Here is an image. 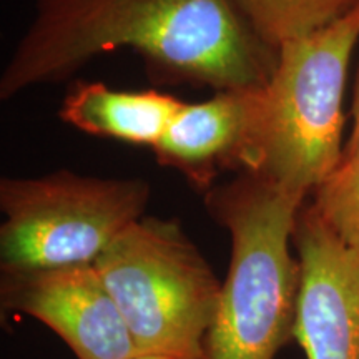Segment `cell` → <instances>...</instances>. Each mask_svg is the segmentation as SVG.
I'll use <instances>...</instances> for the list:
<instances>
[{"label":"cell","mask_w":359,"mask_h":359,"mask_svg":"<svg viewBox=\"0 0 359 359\" xmlns=\"http://www.w3.org/2000/svg\"><path fill=\"white\" fill-rule=\"evenodd\" d=\"M120 48L142 55L156 82L215 92L262 87L278 60L235 0H34V19L0 77V98L60 82Z\"/></svg>","instance_id":"cell-1"},{"label":"cell","mask_w":359,"mask_h":359,"mask_svg":"<svg viewBox=\"0 0 359 359\" xmlns=\"http://www.w3.org/2000/svg\"><path fill=\"white\" fill-rule=\"evenodd\" d=\"M203 195L206 210L231 243L206 356L275 359L294 338L302 268L291 243L306 196L251 173Z\"/></svg>","instance_id":"cell-2"},{"label":"cell","mask_w":359,"mask_h":359,"mask_svg":"<svg viewBox=\"0 0 359 359\" xmlns=\"http://www.w3.org/2000/svg\"><path fill=\"white\" fill-rule=\"evenodd\" d=\"M359 42V7L278 48L271 77L251 88L236 170L306 196L343 156V98Z\"/></svg>","instance_id":"cell-3"},{"label":"cell","mask_w":359,"mask_h":359,"mask_svg":"<svg viewBox=\"0 0 359 359\" xmlns=\"http://www.w3.org/2000/svg\"><path fill=\"white\" fill-rule=\"evenodd\" d=\"M140 354L205 351L222 283L175 219L142 217L93 263Z\"/></svg>","instance_id":"cell-4"},{"label":"cell","mask_w":359,"mask_h":359,"mask_svg":"<svg viewBox=\"0 0 359 359\" xmlns=\"http://www.w3.org/2000/svg\"><path fill=\"white\" fill-rule=\"evenodd\" d=\"M150 185L70 170L2 178V271L93 264L125 228L145 217Z\"/></svg>","instance_id":"cell-5"},{"label":"cell","mask_w":359,"mask_h":359,"mask_svg":"<svg viewBox=\"0 0 359 359\" xmlns=\"http://www.w3.org/2000/svg\"><path fill=\"white\" fill-rule=\"evenodd\" d=\"M0 299L50 327L77 359L140 354L95 264L2 271Z\"/></svg>","instance_id":"cell-6"},{"label":"cell","mask_w":359,"mask_h":359,"mask_svg":"<svg viewBox=\"0 0 359 359\" xmlns=\"http://www.w3.org/2000/svg\"><path fill=\"white\" fill-rule=\"evenodd\" d=\"M293 245L302 268L294 338L306 359H359V255L313 205L299 210Z\"/></svg>","instance_id":"cell-7"},{"label":"cell","mask_w":359,"mask_h":359,"mask_svg":"<svg viewBox=\"0 0 359 359\" xmlns=\"http://www.w3.org/2000/svg\"><path fill=\"white\" fill-rule=\"evenodd\" d=\"M250 103L251 88L223 90L208 100L185 102L151 148L156 161L177 170L195 190L206 193L215 187L219 170H236Z\"/></svg>","instance_id":"cell-8"},{"label":"cell","mask_w":359,"mask_h":359,"mask_svg":"<svg viewBox=\"0 0 359 359\" xmlns=\"http://www.w3.org/2000/svg\"><path fill=\"white\" fill-rule=\"evenodd\" d=\"M183 103L158 90H116L102 82H79L62 100L58 116L93 137L154 148Z\"/></svg>","instance_id":"cell-9"},{"label":"cell","mask_w":359,"mask_h":359,"mask_svg":"<svg viewBox=\"0 0 359 359\" xmlns=\"http://www.w3.org/2000/svg\"><path fill=\"white\" fill-rule=\"evenodd\" d=\"M264 43L278 48L333 24L359 7V0H235Z\"/></svg>","instance_id":"cell-10"},{"label":"cell","mask_w":359,"mask_h":359,"mask_svg":"<svg viewBox=\"0 0 359 359\" xmlns=\"http://www.w3.org/2000/svg\"><path fill=\"white\" fill-rule=\"evenodd\" d=\"M313 206L341 243L359 255V142L344 147L339 163L314 190Z\"/></svg>","instance_id":"cell-11"},{"label":"cell","mask_w":359,"mask_h":359,"mask_svg":"<svg viewBox=\"0 0 359 359\" xmlns=\"http://www.w3.org/2000/svg\"><path fill=\"white\" fill-rule=\"evenodd\" d=\"M353 130L351 135H349L348 145H353V143L359 142V72H358V82H356V92H354V100H353Z\"/></svg>","instance_id":"cell-12"},{"label":"cell","mask_w":359,"mask_h":359,"mask_svg":"<svg viewBox=\"0 0 359 359\" xmlns=\"http://www.w3.org/2000/svg\"><path fill=\"white\" fill-rule=\"evenodd\" d=\"M132 359H178L172 356H160V354H137Z\"/></svg>","instance_id":"cell-13"},{"label":"cell","mask_w":359,"mask_h":359,"mask_svg":"<svg viewBox=\"0 0 359 359\" xmlns=\"http://www.w3.org/2000/svg\"><path fill=\"white\" fill-rule=\"evenodd\" d=\"M185 359H210L208 356H206V353H200V354H195V356H190V358H185Z\"/></svg>","instance_id":"cell-14"}]
</instances>
